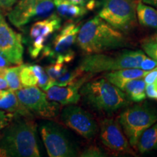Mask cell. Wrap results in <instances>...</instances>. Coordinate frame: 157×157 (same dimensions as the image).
<instances>
[{
    "label": "cell",
    "mask_w": 157,
    "mask_h": 157,
    "mask_svg": "<svg viewBox=\"0 0 157 157\" xmlns=\"http://www.w3.org/2000/svg\"><path fill=\"white\" fill-rule=\"evenodd\" d=\"M146 56L141 50L124 51L114 56L91 53L80 60L78 68L84 73L97 74L127 68H139Z\"/></svg>",
    "instance_id": "obj_4"
},
{
    "label": "cell",
    "mask_w": 157,
    "mask_h": 157,
    "mask_svg": "<svg viewBox=\"0 0 157 157\" xmlns=\"http://www.w3.org/2000/svg\"><path fill=\"white\" fill-rule=\"evenodd\" d=\"M55 8L60 17L68 20H76L87 14L88 10L75 5L68 0H53Z\"/></svg>",
    "instance_id": "obj_19"
},
{
    "label": "cell",
    "mask_w": 157,
    "mask_h": 157,
    "mask_svg": "<svg viewBox=\"0 0 157 157\" xmlns=\"http://www.w3.org/2000/svg\"><path fill=\"white\" fill-rule=\"evenodd\" d=\"M18 0H0V10L9 11Z\"/></svg>",
    "instance_id": "obj_31"
},
{
    "label": "cell",
    "mask_w": 157,
    "mask_h": 157,
    "mask_svg": "<svg viewBox=\"0 0 157 157\" xmlns=\"http://www.w3.org/2000/svg\"><path fill=\"white\" fill-rule=\"evenodd\" d=\"M76 44L82 51L91 54L124 48L127 42L120 31L98 15L80 27Z\"/></svg>",
    "instance_id": "obj_2"
},
{
    "label": "cell",
    "mask_w": 157,
    "mask_h": 157,
    "mask_svg": "<svg viewBox=\"0 0 157 157\" xmlns=\"http://www.w3.org/2000/svg\"><path fill=\"white\" fill-rule=\"evenodd\" d=\"M39 132L50 157H73L77 156L76 148L58 125L52 122L43 123Z\"/></svg>",
    "instance_id": "obj_10"
},
{
    "label": "cell",
    "mask_w": 157,
    "mask_h": 157,
    "mask_svg": "<svg viewBox=\"0 0 157 157\" xmlns=\"http://www.w3.org/2000/svg\"><path fill=\"white\" fill-rule=\"evenodd\" d=\"M79 93L83 101L99 112L113 113L129 105L126 94L105 78L85 82Z\"/></svg>",
    "instance_id": "obj_3"
},
{
    "label": "cell",
    "mask_w": 157,
    "mask_h": 157,
    "mask_svg": "<svg viewBox=\"0 0 157 157\" xmlns=\"http://www.w3.org/2000/svg\"><path fill=\"white\" fill-rule=\"evenodd\" d=\"M136 14L140 25L157 30V10L154 7L139 2L136 7Z\"/></svg>",
    "instance_id": "obj_21"
},
{
    "label": "cell",
    "mask_w": 157,
    "mask_h": 157,
    "mask_svg": "<svg viewBox=\"0 0 157 157\" xmlns=\"http://www.w3.org/2000/svg\"><path fill=\"white\" fill-rule=\"evenodd\" d=\"M137 147L140 154L157 150V122L142 133L137 142Z\"/></svg>",
    "instance_id": "obj_22"
},
{
    "label": "cell",
    "mask_w": 157,
    "mask_h": 157,
    "mask_svg": "<svg viewBox=\"0 0 157 157\" xmlns=\"http://www.w3.org/2000/svg\"><path fill=\"white\" fill-rule=\"evenodd\" d=\"M146 82V97L157 100V69L150 71L144 76Z\"/></svg>",
    "instance_id": "obj_24"
},
{
    "label": "cell",
    "mask_w": 157,
    "mask_h": 157,
    "mask_svg": "<svg viewBox=\"0 0 157 157\" xmlns=\"http://www.w3.org/2000/svg\"><path fill=\"white\" fill-rule=\"evenodd\" d=\"M146 87L144 78H140L125 82L120 89L126 94L129 101L139 103L146 99Z\"/></svg>",
    "instance_id": "obj_20"
},
{
    "label": "cell",
    "mask_w": 157,
    "mask_h": 157,
    "mask_svg": "<svg viewBox=\"0 0 157 157\" xmlns=\"http://www.w3.org/2000/svg\"><path fill=\"white\" fill-rule=\"evenodd\" d=\"M150 71H144L139 68H127L112 71L104 75L105 79H107L111 84H114L120 89L125 82L135 78H144Z\"/></svg>",
    "instance_id": "obj_18"
},
{
    "label": "cell",
    "mask_w": 157,
    "mask_h": 157,
    "mask_svg": "<svg viewBox=\"0 0 157 157\" xmlns=\"http://www.w3.org/2000/svg\"><path fill=\"white\" fill-rule=\"evenodd\" d=\"M53 0H18L7 13L12 24L21 29L34 21H39L52 14Z\"/></svg>",
    "instance_id": "obj_6"
},
{
    "label": "cell",
    "mask_w": 157,
    "mask_h": 157,
    "mask_svg": "<svg viewBox=\"0 0 157 157\" xmlns=\"http://www.w3.org/2000/svg\"><path fill=\"white\" fill-rule=\"evenodd\" d=\"M3 17H4V16H3L2 13V10H0V19L3 18Z\"/></svg>",
    "instance_id": "obj_35"
},
{
    "label": "cell",
    "mask_w": 157,
    "mask_h": 157,
    "mask_svg": "<svg viewBox=\"0 0 157 157\" xmlns=\"http://www.w3.org/2000/svg\"><path fill=\"white\" fill-rule=\"evenodd\" d=\"M84 74V72L82 70H80L78 67L75 68L73 71H67L66 72L60 76V77L57 78L56 80L52 82V85H57V86H66L68 85L72 82L75 81L76 78L82 76Z\"/></svg>",
    "instance_id": "obj_26"
},
{
    "label": "cell",
    "mask_w": 157,
    "mask_h": 157,
    "mask_svg": "<svg viewBox=\"0 0 157 157\" xmlns=\"http://www.w3.org/2000/svg\"><path fill=\"white\" fill-rule=\"evenodd\" d=\"M23 52L22 35L13 30L4 17L0 19V53L11 64L21 65Z\"/></svg>",
    "instance_id": "obj_13"
},
{
    "label": "cell",
    "mask_w": 157,
    "mask_h": 157,
    "mask_svg": "<svg viewBox=\"0 0 157 157\" xmlns=\"http://www.w3.org/2000/svg\"><path fill=\"white\" fill-rule=\"evenodd\" d=\"M100 136L104 146L113 153L135 155L118 121L112 119H104L101 124Z\"/></svg>",
    "instance_id": "obj_14"
},
{
    "label": "cell",
    "mask_w": 157,
    "mask_h": 157,
    "mask_svg": "<svg viewBox=\"0 0 157 157\" xmlns=\"http://www.w3.org/2000/svg\"><path fill=\"white\" fill-rule=\"evenodd\" d=\"M15 92L19 101L32 115L51 119L58 114L61 105L49 99L46 93L37 86L23 87Z\"/></svg>",
    "instance_id": "obj_9"
},
{
    "label": "cell",
    "mask_w": 157,
    "mask_h": 157,
    "mask_svg": "<svg viewBox=\"0 0 157 157\" xmlns=\"http://www.w3.org/2000/svg\"><path fill=\"white\" fill-rule=\"evenodd\" d=\"M156 41L157 42V36H156Z\"/></svg>",
    "instance_id": "obj_36"
},
{
    "label": "cell",
    "mask_w": 157,
    "mask_h": 157,
    "mask_svg": "<svg viewBox=\"0 0 157 157\" xmlns=\"http://www.w3.org/2000/svg\"><path fill=\"white\" fill-rule=\"evenodd\" d=\"M157 122V109L147 103L127 108L121 113L119 123L130 146H137L140 135Z\"/></svg>",
    "instance_id": "obj_5"
},
{
    "label": "cell",
    "mask_w": 157,
    "mask_h": 157,
    "mask_svg": "<svg viewBox=\"0 0 157 157\" xmlns=\"http://www.w3.org/2000/svg\"><path fill=\"white\" fill-rule=\"evenodd\" d=\"M44 70L50 78V87H51L52 85V82L60 76H62L65 72L67 71L68 68L66 66V63H63L52 61V63L44 68Z\"/></svg>",
    "instance_id": "obj_25"
},
{
    "label": "cell",
    "mask_w": 157,
    "mask_h": 157,
    "mask_svg": "<svg viewBox=\"0 0 157 157\" xmlns=\"http://www.w3.org/2000/svg\"><path fill=\"white\" fill-rule=\"evenodd\" d=\"M98 16L117 30L128 31L136 21L135 4L132 0H103Z\"/></svg>",
    "instance_id": "obj_7"
},
{
    "label": "cell",
    "mask_w": 157,
    "mask_h": 157,
    "mask_svg": "<svg viewBox=\"0 0 157 157\" xmlns=\"http://www.w3.org/2000/svg\"><path fill=\"white\" fill-rule=\"evenodd\" d=\"M142 2L152 6L157 9V0H142Z\"/></svg>",
    "instance_id": "obj_34"
},
{
    "label": "cell",
    "mask_w": 157,
    "mask_h": 157,
    "mask_svg": "<svg viewBox=\"0 0 157 157\" xmlns=\"http://www.w3.org/2000/svg\"><path fill=\"white\" fill-rule=\"evenodd\" d=\"M60 119L66 126L85 139H91L99 131L93 116L75 104L67 105L62 110Z\"/></svg>",
    "instance_id": "obj_11"
},
{
    "label": "cell",
    "mask_w": 157,
    "mask_h": 157,
    "mask_svg": "<svg viewBox=\"0 0 157 157\" xmlns=\"http://www.w3.org/2000/svg\"><path fill=\"white\" fill-rule=\"evenodd\" d=\"M14 117L15 115L13 113L0 110V131L2 130V129L13 120Z\"/></svg>",
    "instance_id": "obj_29"
},
{
    "label": "cell",
    "mask_w": 157,
    "mask_h": 157,
    "mask_svg": "<svg viewBox=\"0 0 157 157\" xmlns=\"http://www.w3.org/2000/svg\"><path fill=\"white\" fill-rule=\"evenodd\" d=\"M72 3L86 7L87 10H93L95 6V0H68Z\"/></svg>",
    "instance_id": "obj_30"
},
{
    "label": "cell",
    "mask_w": 157,
    "mask_h": 157,
    "mask_svg": "<svg viewBox=\"0 0 157 157\" xmlns=\"http://www.w3.org/2000/svg\"><path fill=\"white\" fill-rule=\"evenodd\" d=\"M142 48L151 58L157 60V42L152 39H146L142 43Z\"/></svg>",
    "instance_id": "obj_27"
},
{
    "label": "cell",
    "mask_w": 157,
    "mask_h": 157,
    "mask_svg": "<svg viewBox=\"0 0 157 157\" xmlns=\"http://www.w3.org/2000/svg\"><path fill=\"white\" fill-rule=\"evenodd\" d=\"M79 156L82 157H103L106 156V154L98 147L90 146L84 149Z\"/></svg>",
    "instance_id": "obj_28"
},
{
    "label": "cell",
    "mask_w": 157,
    "mask_h": 157,
    "mask_svg": "<svg viewBox=\"0 0 157 157\" xmlns=\"http://www.w3.org/2000/svg\"><path fill=\"white\" fill-rule=\"evenodd\" d=\"M1 157H39L36 124L33 117L15 116L0 134Z\"/></svg>",
    "instance_id": "obj_1"
},
{
    "label": "cell",
    "mask_w": 157,
    "mask_h": 157,
    "mask_svg": "<svg viewBox=\"0 0 157 157\" xmlns=\"http://www.w3.org/2000/svg\"><path fill=\"white\" fill-rule=\"evenodd\" d=\"M20 79L23 87L37 86L44 92L50 88V78L44 68L39 65H21Z\"/></svg>",
    "instance_id": "obj_16"
},
{
    "label": "cell",
    "mask_w": 157,
    "mask_h": 157,
    "mask_svg": "<svg viewBox=\"0 0 157 157\" xmlns=\"http://www.w3.org/2000/svg\"><path fill=\"white\" fill-rule=\"evenodd\" d=\"M21 65H16V66L8 67L5 70V78L8 85V89L13 91H16L23 88L20 79Z\"/></svg>",
    "instance_id": "obj_23"
},
{
    "label": "cell",
    "mask_w": 157,
    "mask_h": 157,
    "mask_svg": "<svg viewBox=\"0 0 157 157\" xmlns=\"http://www.w3.org/2000/svg\"><path fill=\"white\" fill-rule=\"evenodd\" d=\"M0 110L12 113L15 116L33 117V115L19 101L15 92L10 89L0 90Z\"/></svg>",
    "instance_id": "obj_17"
},
{
    "label": "cell",
    "mask_w": 157,
    "mask_h": 157,
    "mask_svg": "<svg viewBox=\"0 0 157 157\" xmlns=\"http://www.w3.org/2000/svg\"><path fill=\"white\" fill-rule=\"evenodd\" d=\"M11 63L8 60L0 53V68H8L10 66Z\"/></svg>",
    "instance_id": "obj_32"
},
{
    "label": "cell",
    "mask_w": 157,
    "mask_h": 157,
    "mask_svg": "<svg viewBox=\"0 0 157 157\" xmlns=\"http://www.w3.org/2000/svg\"><path fill=\"white\" fill-rule=\"evenodd\" d=\"M8 89V85H7V81L5 78L4 76H0V90Z\"/></svg>",
    "instance_id": "obj_33"
},
{
    "label": "cell",
    "mask_w": 157,
    "mask_h": 157,
    "mask_svg": "<svg viewBox=\"0 0 157 157\" xmlns=\"http://www.w3.org/2000/svg\"><path fill=\"white\" fill-rule=\"evenodd\" d=\"M80 27L79 24L74 23H66L55 36L53 40L43 49V57L63 63L72 61L75 57L72 47L76 42Z\"/></svg>",
    "instance_id": "obj_8"
},
{
    "label": "cell",
    "mask_w": 157,
    "mask_h": 157,
    "mask_svg": "<svg viewBox=\"0 0 157 157\" xmlns=\"http://www.w3.org/2000/svg\"><path fill=\"white\" fill-rule=\"evenodd\" d=\"M93 74L87 73L68 85L52 86L45 91V93L49 99L60 103L61 105L76 104L81 98L80 89L88 79L93 77Z\"/></svg>",
    "instance_id": "obj_15"
},
{
    "label": "cell",
    "mask_w": 157,
    "mask_h": 157,
    "mask_svg": "<svg viewBox=\"0 0 157 157\" xmlns=\"http://www.w3.org/2000/svg\"><path fill=\"white\" fill-rule=\"evenodd\" d=\"M61 27V19L57 14L36 21L30 29L31 46L29 52L32 58H36L42 52L48 39Z\"/></svg>",
    "instance_id": "obj_12"
}]
</instances>
